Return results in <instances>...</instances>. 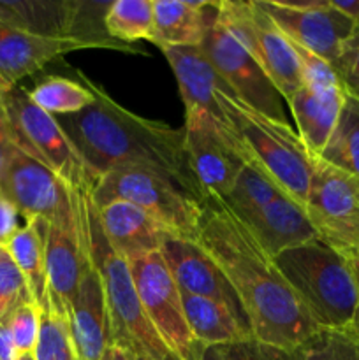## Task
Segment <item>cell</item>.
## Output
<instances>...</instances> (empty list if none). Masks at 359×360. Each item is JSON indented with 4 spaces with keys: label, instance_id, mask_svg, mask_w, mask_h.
Segmentation results:
<instances>
[{
    "label": "cell",
    "instance_id": "1",
    "mask_svg": "<svg viewBox=\"0 0 359 360\" xmlns=\"http://www.w3.org/2000/svg\"><path fill=\"white\" fill-rule=\"evenodd\" d=\"M194 241L215 260L234 288L253 340L296 350L322 330L282 276L275 259L225 202H203Z\"/></svg>",
    "mask_w": 359,
    "mask_h": 360
},
{
    "label": "cell",
    "instance_id": "2",
    "mask_svg": "<svg viewBox=\"0 0 359 360\" xmlns=\"http://www.w3.org/2000/svg\"><path fill=\"white\" fill-rule=\"evenodd\" d=\"M94 104L70 116H55L83 158L92 181L122 167H148L175 178L203 202L185 153V130L143 118L122 108L102 86L83 76Z\"/></svg>",
    "mask_w": 359,
    "mask_h": 360
},
{
    "label": "cell",
    "instance_id": "3",
    "mask_svg": "<svg viewBox=\"0 0 359 360\" xmlns=\"http://www.w3.org/2000/svg\"><path fill=\"white\" fill-rule=\"evenodd\" d=\"M88 253L101 276L111 329V343L129 348L137 360H168L169 352L144 313L129 260L111 248L99 221L92 190H81Z\"/></svg>",
    "mask_w": 359,
    "mask_h": 360
},
{
    "label": "cell",
    "instance_id": "4",
    "mask_svg": "<svg viewBox=\"0 0 359 360\" xmlns=\"http://www.w3.org/2000/svg\"><path fill=\"white\" fill-rule=\"evenodd\" d=\"M282 276L322 330H351L358 285L347 255L320 239L275 257Z\"/></svg>",
    "mask_w": 359,
    "mask_h": 360
},
{
    "label": "cell",
    "instance_id": "5",
    "mask_svg": "<svg viewBox=\"0 0 359 360\" xmlns=\"http://www.w3.org/2000/svg\"><path fill=\"white\" fill-rule=\"evenodd\" d=\"M218 102L241 146L243 160L266 171L282 192L305 206L313 176V157L291 123L278 122L227 91H218Z\"/></svg>",
    "mask_w": 359,
    "mask_h": 360
},
{
    "label": "cell",
    "instance_id": "6",
    "mask_svg": "<svg viewBox=\"0 0 359 360\" xmlns=\"http://www.w3.org/2000/svg\"><path fill=\"white\" fill-rule=\"evenodd\" d=\"M95 206L127 200L160 221L172 236L196 239L203 202L175 178L148 167H122L102 174L92 186Z\"/></svg>",
    "mask_w": 359,
    "mask_h": 360
},
{
    "label": "cell",
    "instance_id": "7",
    "mask_svg": "<svg viewBox=\"0 0 359 360\" xmlns=\"http://www.w3.org/2000/svg\"><path fill=\"white\" fill-rule=\"evenodd\" d=\"M217 20L263 67L285 102L303 86L301 65L291 39L257 0H220Z\"/></svg>",
    "mask_w": 359,
    "mask_h": 360
},
{
    "label": "cell",
    "instance_id": "8",
    "mask_svg": "<svg viewBox=\"0 0 359 360\" xmlns=\"http://www.w3.org/2000/svg\"><path fill=\"white\" fill-rule=\"evenodd\" d=\"M4 101L18 148L48 165L69 188L92 190L87 165L58 120L39 108L20 84L4 91Z\"/></svg>",
    "mask_w": 359,
    "mask_h": 360
},
{
    "label": "cell",
    "instance_id": "9",
    "mask_svg": "<svg viewBox=\"0 0 359 360\" xmlns=\"http://www.w3.org/2000/svg\"><path fill=\"white\" fill-rule=\"evenodd\" d=\"M137 295L148 320L176 360H199L204 347L190 333L182 292L160 252L129 260Z\"/></svg>",
    "mask_w": 359,
    "mask_h": 360
},
{
    "label": "cell",
    "instance_id": "10",
    "mask_svg": "<svg viewBox=\"0 0 359 360\" xmlns=\"http://www.w3.org/2000/svg\"><path fill=\"white\" fill-rule=\"evenodd\" d=\"M183 130L187 160L201 199L225 200L245 165L231 125L203 111H189Z\"/></svg>",
    "mask_w": 359,
    "mask_h": 360
},
{
    "label": "cell",
    "instance_id": "11",
    "mask_svg": "<svg viewBox=\"0 0 359 360\" xmlns=\"http://www.w3.org/2000/svg\"><path fill=\"white\" fill-rule=\"evenodd\" d=\"M305 211L320 241L347 257L359 253V178L313 157Z\"/></svg>",
    "mask_w": 359,
    "mask_h": 360
},
{
    "label": "cell",
    "instance_id": "12",
    "mask_svg": "<svg viewBox=\"0 0 359 360\" xmlns=\"http://www.w3.org/2000/svg\"><path fill=\"white\" fill-rule=\"evenodd\" d=\"M80 192L73 190L55 218L42 224L49 304L63 315L92 266Z\"/></svg>",
    "mask_w": 359,
    "mask_h": 360
},
{
    "label": "cell",
    "instance_id": "13",
    "mask_svg": "<svg viewBox=\"0 0 359 360\" xmlns=\"http://www.w3.org/2000/svg\"><path fill=\"white\" fill-rule=\"evenodd\" d=\"M199 46L236 98L270 118L289 123L282 104L284 97L273 81L217 18L211 21Z\"/></svg>",
    "mask_w": 359,
    "mask_h": 360
},
{
    "label": "cell",
    "instance_id": "14",
    "mask_svg": "<svg viewBox=\"0 0 359 360\" xmlns=\"http://www.w3.org/2000/svg\"><path fill=\"white\" fill-rule=\"evenodd\" d=\"M277 27L301 48L331 65L338 62L344 46L358 25L333 6L331 0H257Z\"/></svg>",
    "mask_w": 359,
    "mask_h": 360
},
{
    "label": "cell",
    "instance_id": "15",
    "mask_svg": "<svg viewBox=\"0 0 359 360\" xmlns=\"http://www.w3.org/2000/svg\"><path fill=\"white\" fill-rule=\"evenodd\" d=\"M0 188L25 221L48 224L69 200L73 188L48 165L16 148L0 174Z\"/></svg>",
    "mask_w": 359,
    "mask_h": 360
},
{
    "label": "cell",
    "instance_id": "16",
    "mask_svg": "<svg viewBox=\"0 0 359 360\" xmlns=\"http://www.w3.org/2000/svg\"><path fill=\"white\" fill-rule=\"evenodd\" d=\"M90 48L108 49L92 39L76 35L46 37L0 23V90L7 91L18 86L21 79L67 53Z\"/></svg>",
    "mask_w": 359,
    "mask_h": 360
},
{
    "label": "cell",
    "instance_id": "17",
    "mask_svg": "<svg viewBox=\"0 0 359 360\" xmlns=\"http://www.w3.org/2000/svg\"><path fill=\"white\" fill-rule=\"evenodd\" d=\"M160 253L180 290L222 302L248 326L234 288L215 260L194 239L169 236Z\"/></svg>",
    "mask_w": 359,
    "mask_h": 360
},
{
    "label": "cell",
    "instance_id": "18",
    "mask_svg": "<svg viewBox=\"0 0 359 360\" xmlns=\"http://www.w3.org/2000/svg\"><path fill=\"white\" fill-rule=\"evenodd\" d=\"M160 51L164 53L175 74L185 112L203 111L218 122L229 123L218 102V91H227L231 95L232 91L213 69L201 46L165 48Z\"/></svg>",
    "mask_w": 359,
    "mask_h": 360
},
{
    "label": "cell",
    "instance_id": "19",
    "mask_svg": "<svg viewBox=\"0 0 359 360\" xmlns=\"http://www.w3.org/2000/svg\"><path fill=\"white\" fill-rule=\"evenodd\" d=\"M67 320L77 360H101L111 343V329L104 288L94 262L70 301Z\"/></svg>",
    "mask_w": 359,
    "mask_h": 360
},
{
    "label": "cell",
    "instance_id": "20",
    "mask_svg": "<svg viewBox=\"0 0 359 360\" xmlns=\"http://www.w3.org/2000/svg\"><path fill=\"white\" fill-rule=\"evenodd\" d=\"M97 211L106 239L127 260L160 252L165 239L172 236L160 221L127 200H111Z\"/></svg>",
    "mask_w": 359,
    "mask_h": 360
},
{
    "label": "cell",
    "instance_id": "21",
    "mask_svg": "<svg viewBox=\"0 0 359 360\" xmlns=\"http://www.w3.org/2000/svg\"><path fill=\"white\" fill-rule=\"evenodd\" d=\"M241 221L271 259L319 239L305 206L285 193Z\"/></svg>",
    "mask_w": 359,
    "mask_h": 360
},
{
    "label": "cell",
    "instance_id": "22",
    "mask_svg": "<svg viewBox=\"0 0 359 360\" xmlns=\"http://www.w3.org/2000/svg\"><path fill=\"white\" fill-rule=\"evenodd\" d=\"M345 101V88H317L303 84L287 102L296 123V132L312 157H320L326 148L341 105Z\"/></svg>",
    "mask_w": 359,
    "mask_h": 360
},
{
    "label": "cell",
    "instance_id": "23",
    "mask_svg": "<svg viewBox=\"0 0 359 360\" xmlns=\"http://www.w3.org/2000/svg\"><path fill=\"white\" fill-rule=\"evenodd\" d=\"M215 18L217 2L153 0L151 44L160 49L199 46Z\"/></svg>",
    "mask_w": 359,
    "mask_h": 360
},
{
    "label": "cell",
    "instance_id": "24",
    "mask_svg": "<svg viewBox=\"0 0 359 360\" xmlns=\"http://www.w3.org/2000/svg\"><path fill=\"white\" fill-rule=\"evenodd\" d=\"M80 0H0V23L46 37L74 35Z\"/></svg>",
    "mask_w": 359,
    "mask_h": 360
},
{
    "label": "cell",
    "instance_id": "25",
    "mask_svg": "<svg viewBox=\"0 0 359 360\" xmlns=\"http://www.w3.org/2000/svg\"><path fill=\"white\" fill-rule=\"evenodd\" d=\"M182 301L190 333L204 348H220L253 340L250 327L222 302L187 292H182Z\"/></svg>",
    "mask_w": 359,
    "mask_h": 360
},
{
    "label": "cell",
    "instance_id": "26",
    "mask_svg": "<svg viewBox=\"0 0 359 360\" xmlns=\"http://www.w3.org/2000/svg\"><path fill=\"white\" fill-rule=\"evenodd\" d=\"M4 248L7 250L20 273L23 274L32 301L39 306V309H42L49 302L42 221H25L23 227L18 229L16 234L9 239Z\"/></svg>",
    "mask_w": 359,
    "mask_h": 360
},
{
    "label": "cell",
    "instance_id": "27",
    "mask_svg": "<svg viewBox=\"0 0 359 360\" xmlns=\"http://www.w3.org/2000/svg\"><path fill=\"white\" fill-rule=\"evenodd\" d=\"M317 158L359 178V98L355 95L345 91L336 127Z\"/></svg>",
    "mask_w": 359,
    "mask_h": 360
},
{
    "label": "cell",
    "instance_id": "28",
    "mask_svg": "<svg viewBox=\"0 0 359 360\" xmlns=\"http://www.w3.org/2000/svg\"><path fill=\"white\" fill-rule=\"evenodd\" d=\"M80 81L62 76H48L37 81L32 90H28L32 101L53 116H70L83 111L94 104V91L77 72Z\"/></svg>",
    "mask_w": 359,
    "mask_h": 360
},
{
    "label": "cell",
    "instance_id": "29",
    "mask_svg": "<svg viewBox=\"0 0 359 360\" xmlns=\"http://www.w3.org/2000/svg\"><path fill=\"white\" fill-rule=\"evenodd\" d=\"M280 195H284V192L266 174V171L260 169L257 164H253V162L246 160L238 179H236L234 186H232L231 193L222 202H225V206L239 220H245L250 214L257 213L259 210L266 207L267 204L277 200Z\"/></svg>",
    "mask_w": 359,
    "mask_h": 360
},
{
    "label": "cell",
    "instance_id": "30",
    "mask_svg": "<svg viewBox=\"0 0 359 360\" xmlns=\"http://www.w3.org/2000/svg\"><path fill=\"white\" fill-rule=\"evenodd\" d=\"M106 34L123 44L153 37V0H115L104 16Z\"/></svg>",
    "mask_w": 359,
    "mask_h": 360
},
{
    "label": "cell",
    "instance_id": "31",
    "mask_svg": "<svg viewBox=\"0 0 359 360\" xmlns=\"http://www.w3.org/2000/svg\"><path fill=\"white\" fill-rule=\"evenodd\" d=\"M35 360H77L70 338L67 315L46 304L41 309V330H39L37 347L34 350Z\"/></svg>",
    "mask_w": 359,
    "mask_h": 360
},
{
    "label": "cell",
    "instance_id": "32",
    "mask_svg": "<svg viewBox=\"0 0 359 360\" xmlns=\"http://www.w3.org/2000/svg\"><path fill=\"white\" fill-rule=\"evenodd\" d=\"M303 360H359V340L351 330H320L303 347Z\"/></svg>",
    "mask_w": 359,
    "mask_h": 360
},
{
    "label": "cell",
    "instance_id": "33",
    "mask_svg": "<svg viewBox=\"0 0 359 360\" xmlns=\"http://www.w3.org/2000/svg\"><path fill=\"white\" fill-rule=\"evenodd\" d=\"M25 302H34L27 281L7 250L0 246V323Z\"/></svg>",
    "mask_w": 359,
    "mask_h": 360
},
{
    "label": "cell",
    "instance_id": "34",
    "mask_svg": "<svg viewBox=\"0 0 359 360\" xmlns=\"http://www.w3.org/2000/svg\"><path fill=\"white\" fill-rule=\"evenodd\" d=\"M4 322L13 334L14 345L20 355L34 354L41 330V309L35 302H25L14 309Z\"/></svg>",
    "mask_w": 359,
    "mask_h": 360
},
{
    "label": "cell",
    "instance_id": "35",
    "mask_svg": "<svg viewBox=\"0 0 359 360\" xmlns=\"http://www.w3.org/2000/svg\"><path fill=\"white\" fill-rule=\"evenodd\" d=\"M225 360H303V348L284 350V348L270 347L256 340L243 341V343L220 347Z\"/></svg>",
    "mask_w": 359,
    "mask_h": 360
},
{
    "label": "cell",
    "instance_id": "36",
    "mask_svg": "<svg viewBox=\"0 0 359 360\" xmlns=\"http://www.w3.org/2000/svg\"><path fill=\"white\" fill-rule=\"evenodd\" d=\"M333 69L336 70L345 91L359 98V27L355 28L352 37L345 42L344 51Z\"/></svg>",
    "mask_w": 359,
    "mask_h": 360
},
{
    "label": "cell",
    "instance_id": "37",
    "mask_svg": "<svg viewBox=\"0 0 359 360\" xmlns=\"http://www.w3.org/2000/svg\"><path fill=\"white\" fill-rule=\"evenodd\" d=\"M16 148L18 144L16 139H14L13 125H11L6 101H4V91L0 90V174H2L7 160H9Z\"/></svg>",
    "mask_w": 359,
    "mask_h": 360
},
{
    "label": "cell",
    "instance_id": "38",
    "mask_svg": "<svg viewBox=\"0 0 359 360\" xmlns=\"http://www.w3.org/2000/svg\"><path fill=\"white\" fill-rule=\"evenodd\" d=\"M18 218H20V213L13 206V202L7 199L4 190L0 188V246H6L9 239L18 232V229H20Z\"/></svg>",
    "mask_w": 359,
    "mask_h": 360
},
{
    "label": "cell",
    "instance_id": "39",
    "mask_svg": "<svg viewBox=\"0 0 359 360\" xmlns=\"http://www.w3.org/2000/svg\"><path fill=\"white\" fill-rule=\"evenodd\" d=\"M20 354L14 345L13 334H11L9 327L6 322L0 323V360H18Z\"/></svg>",
    "mask_w": 359,
    "mask_h": 360
},
{
    "label": "cell",
    "instance_id": "40",
    "mask_svg": "<svg viewBox=\"0 0 359 360\" xmlns=\"http://www.w3.org/2000/svg\"><path fill=\"white\" fill-rule=\"evenodd\" d=\"M101 360H137V357L129 350V348L122 347V345L109 343L108 347H106Z\"/></svg>",
    "mask_w": 359,
    "mask_h": 360
},
{
    "label": "cell",
    "instance_id": "41",
    "mask_svg": "<svg viewBox=\"0 0 359 360\" xmlns=\"http://www.w3.org/2000/svg\"><path fill=\"white\" fill-rule=\"evenodd\" d=\"M348 260H351L352 273H354L355 285H358V308H355L354 320H352L351 333L354 334V336L359 340V253H355V255H351V257H348Z\"/></svg>",
    "mask_w": 359,
    "mask_h": 360
},
{
    "label": "cell",
    "instance_id": "42",
    "mask_svg": "<svg viewBox=\"0 0 359 360\" xmlns=\"http://www.w3.org/2000/svg\"><path fill=\"white\" fill-rule=\"evenodd\" d=\"M331 2H333V6L336 7L340 13H344L347 18H351V20L359 27V0H331Z\"/></svg>",
    "mask_w": 359,
    "mask_h": 360
},
{
    "label": "cell",
    "instance_id": "43",
    "mask_svg": "<svg viewBox=\"0 0 359 360\" xmlns=\"http://www.w3.org/2000/svg\"><path fill=\"white\" fill-rule=\"evenodd\" d=\"M199 360H225L218 348H204Z\"/></svg>",
    "mask_w": 359,
    "mask_h": 360
},
{
    "label": "cell",
    "instance_id": "44",
    "mask_svg": "<svg viewBox=\"0 0 359 360\" xmlns=\"http://www.w3.org/2000/svg\"><path fill=\"white\" fill-rule=\"evenodd\" d=\"M18 360H35V359H34V354H28V355H20Z\"/></svg>",
    "mask_w": 359,
    "mask_h": 360
},
{
    "label": "cell",
    "instance_id": "45",
    "mask_svg": "<svg viewBox=\"0 0 359 360\" xmlns=\"http://www.w3.org/2000/svg\"><path fill=\"white\" fill-rule=\"evenodd\" d=\"M168 360H176V359H175V357H172V355H169V359H168Z\"/></svg>",
    "mask_w": 359,
    "mask_h": 360
}]
</instances>
